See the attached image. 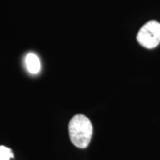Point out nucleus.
<instances>
[{
  "instance_id": "1",
  "label": "nucleus",
  "mask_w": 160,
  "mask_h": 160,
  "mask_svg": "<svg viewBox=\"0 0 160 160\" xmlns=\"http://www.w3.org/2000/svg\"><path fill=\"white\" fill-rule=\"evenodd\" d=\"M68 131L70 139L76 147L85 148L89 145L93 135V126L85 115L77 114L72 118L68 125Z\"/></svg>"
},
{
  "instance_id": "2",
  "label": "nucleus",
  "mask_w": 160,
  "mask_h": 160,
  "mask_svg": "<svg viewBox=\"0 0 160 160\" xmlns=\"http://www.w3.org/2000/svg\"><path fill=\"white\" fill-rule=\"evenodd\" d=\"M137 41L146 48H153L160 43V23L150 21L144 25L137 34Z\"/></svg>"
},
{
  "instance_id": "3",
  "label": "nucleus",
  "mask_w": 160,
  "mask_h": 160,
  "mask_svg": "<svg viewBox=\"0 0 160 160\" xmlns=\"http://www.w3.org/2000/svg\"><path fill=\"white\" fill-rule=\"evenodd\" d=\"M25 64L28 71L32 74H37L41 69V63L37 55L29 53L25 57Z\"/></svg>"
},
{
  "instance_id": "4",
  "label": "nucleus",
  "mask_w": 160,
  "mask_h": 160,
  "mask_svg": "<svg viewBox=\"0 0 160 160\" xmlns=\"http://www.w3.org/2000/svg\"><path fill=\"white\" fill-rule=\"evenodd\" d=\"M14 157L13 151L8 148L0 145V160H10Z\"/></svg>"
}]
</instances>
